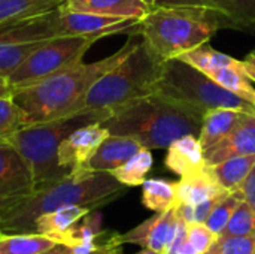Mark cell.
Returning <instances> with one entry per match:
<instances>
[{"instance_id": "5bb4252c", "label": "cell", "mask_w": 255, "mask_h": 254, "mask_svg": "<svg viewBox=\"0 0 255 254\" xmlns=\"http://www.w3.org/2000/svg\"><path fill=\"white\" fill-rule=\"evenodd\" d=\"M238 156H255V112H247L233 130L211 148L205 150L208 166Z\"/></svg>"}, {"instance_id": "ffe728a7", "label": "cell", "mask_w": 255, "mask_h": 254, "mask_svg": "<svg viewBox=\"0 0 255 254\" xmlns=\"http://www.w3.org/2000/svg\"><path fill=\"white\" fill-rule=\"evenodd\" d=\"M244 114L247 112L230 108L209 109L203 115L202 127L199 132V141L203 147V151L215 145L226 135H229L233 130V127L241 121Z\"/></svg>"}, {"instance_id": "277c9868", "label": "cell", "mask_w": 255, "mask_h": 254, "mask_svg": "<svg viewBox=\"0 0 255 254\" xmlns=\"http://www.w3.org/2000/svg\"><path fill=\"white\" fill-rule=\"evenodd\" d=\"M230 27L226 16L212 7L154 6L140 21L139 33L146 46L163 61L178 58Z\"/></svg>"}, {"instance_id": "4dcf8cb0", "label": "cell", "mask_w": 255, "mask_h": 254, "mask_svg": "<svg viewBox=\"0 0 255 254\" xmlns=\"http://www.w3.org/2000/svg\"><path fill=\"white\" fill-rule=\"evenodd\" d=\"M19 127H22L21 114L12 97H0V138L7 141Z\"/></svg>"}, {"instance_id": "ee69618b", "label": "cell", "mask_w": 255, "mask_h": 254, "mask_svg": "<svg viewBox=\"0 0 255 254\" xmlns=\"http://www.w3.org/2000/svg\"><path fill=\"white\" fill-rule=\"evenodd\" d=\"M3 141H4V139H1V138H0V142H3Z\"/></svg>"}, {"instance_id": "ba28073f", "label": "cell", "mask_w": 255, "mask_h": 254, "mask_svg": "<svg viewBox=\"0 0 255 254\" xmlns=\"http://www.w3.org/2000/svg\"><path fill=\"white\" fill-rule=\"evenodd\" d=\"M96 37L64 36L52 37L40 43L6 78L10 90L36 84L69 66L82 61L87 51L96 43Z\"/></svg>"}, {"instance_id": "d590c367", "label": "cell", "mask_w": 255, "mask_h": 254, "mask_svg": "<svg viewBox=\"0 0 255 254\" xmlns=\"http://www.w3.org/2000/svg\"><path fill=\"white\" fill-rule=\"evenodd\" d=\"M155 6H200V7H212V3H211V0H155Z\"/></svg>"}, {"instance_id": "d6986e66", "label": "cell", "mask_w": 255, "mask_h": 254, "mask_svg": "<svg viewBox=\"0 0 255 254\" xmlns=\"http://www.w3.org/2000/svg\"><path fill=\"white\" fill-rule=\"evenodd\" d=\"M226 190L221 189L218 181L215 180L211 166H206L203 171L181 177L176 183V195H178V205H197L203 201H208Z\"/></svg>"}, {"instance_id": "f546056e", "label": "cell", "mask_w": 255, "mask_h": 254, "mask_svg": "<svg viewBox=\"0 0 255 254\" xmlns=\"http://www.w3.org/2000/svg\"><path fill=\"white\" fill-rule=\"evenodd\" d=\"M221 235L224 237L255 235V211L245 201L239 204V207L233 213L232 219L229 220Z\"/></svg>"}, {"instance_id": "836d02e7", "label": "cell", "mask_w": 255, "mask_h": 254, "mask_svg": "<svg viewBox=\"0 0 255 254\" xmlns=\"http://www.w3.org/2000/svg\"><path fill=\"white\" fill-rule=\"evenodd\" d=\"M166 254H199L194 247L190 244L188 241V237H187V222H184L181 217H179V222H178V228H176V232H175V237L167 249Z\"/></svg>"}, {"instance_id": "8992f818", "label": "cell", "mask_w": 255, "mask_h": 254, "mask_svg": "<svg viewBox=\"0 0 255 254\" xmlns=\"http://www.w3.org/2000/svg\"><path fill=\"white\" fill-rule=\"evenodd\" d=\"M88 123H103V118L96 112L81 111L55 120L19 127L9 136L7 142L18 150L30 168L34 190L69 174L58 163V147L70 132Z\"/></svg>"}, {"instance_id": "f35d334b", "label": "cell", "mask_w": 255, "mask_h": 254, "mask_svg": "<svg viewBox=\"0 0 255 254\" xmlns=\"http://www.w3.org/2000/svg\"><path fill=\"white\" fill-rule=\"evenodd\" d=\"M12 94V90L9 85H0V97H9Z\"/></svg>"}, {"instance_id": "e575fe53", "label": "cell", "mask_w": 255, "mask_h": 254, "mask_svg": "<svg viewBox=\"0 0 255 254\" xmlns=\"http://www.w3.org/2000/svg\"><path fill=\"white\" fill-rule=\"evenodd\" d=\"M239 190L244 195V201L255 211V165Z\"/></svg>"}, {"instance_id": "6da1fadb", "label": "cell", "mask_w": 255, "mask_h": 254, "mask_svg": "<svg viewBox=\"0 0 255 254\" xmlns=\"http://www.w3.org/2000/svg\"><path fill=\"white\" fill-rule=\"evenodd\" d=\"M126 189L111 172H69L24 198L0 205V234H36L39 216L66 205L88 207L94 211L123 196Z\"/></svg>"}, {"instance_id": "ab89813d", "label": "cell", "mask_w": 255, "mask_h": 254, "mask_svg": "<svg viewBox=\"0 0 255 254\" xmlns=\"http://www.w3.org/2000/svg\"><path fill=\"white\" fill-rule=\"evenodd\" d=\"M136 254H164V253H160V252H155V250H151V249H142L139 253Z\"/></svg>"}, {"instance_id": "7402d4cb", "label": "cell", "mask_w": 255, "mask_h": 254, "mask_svg": "<svg viewBox=\"0 0 255 254\" xmlns=\"http://www.w3.org/2000/svg\"><path fill=\"white\" fill-rule=\"evenodd\" d=\"M255 165V156H238L211 166L212 174L223 190L236 192L242 187Z\"/></svg>"}, {"instance_id": "5b68a950", "label": "cell", "mask_w": 255, "mask_h": 254, "mask_svg": "<svg viewBox=\"0 0 255 254\" xmlns=\"http://www.w3.org/2000/svg\"><path fill=\"white\" fill-rule=\"evenodd\" d=\"M163 63L143 40H137L133 49L115 67L94 82L84 97L79 111L96 112L105 121L123 105L152 94Z\"/></svg>"}, {"instance_id": "d4e9b609", "label": "cell", "mask_w": 255, "mask_h": 254, "mask_svg": "<svg viewBox=\"0 0 255 254\" xmlns=\"http://www.w3.org/2000/svg\"><path fill=\"white\" fill-rule=\"evenodd\" d=\"M206 75L211 76L217 84L232 91L233 94L239 96L241 99H244L245 102H248L255 108V88L251 84L253 81L248 78L244 69V63L232 67H220Z\"/></svg>"}, {"instance_id": "30bf717a", "label": "cell", "mask_w": 255, "mask_h": 254, "mask_svg": "<svg viewBox=\"0 0 255 254\" xmlns=\"http://www.w3.org/2000/svg\"><path fill=\"white\" fill-rule=\"evenodd\" d=\"M111 135L102 123H88L70 132L58 147V163L66 172L88 171L87 165Z\"/></svg>"}, {"instance_id": "ac0fdd59", "label": "cell", "mask_w": 255, "mask_h": 254, "mask_svg": "<svg viewBox=\"0 0 255 254\" xmlns=\"http://www.w3.org/2000/svg\"><path fill=\"white\" fill-rule=\"evenodd\" d=\"M66 9L73 12H88L112 16L140 18L152 9L143 0H66L63 4Z\"/></svg>"}, {"instance_id": "9c48e42d", "label": "cell", "mask_w": 255, "mask_h": 254, "mask_svg": "<svg viewBox=\"0 0 255 254\" xmlns=\"http://www.w3.org/2000/svg\"><path fill=\"white\" fill-rule=\"evenodd\" d=\"M140 18H126V16H112L88 12H73L61 6L60 12V25L58 37L64 36H82V37H96L102 39L111 34L128 33L137 34Z\"/></svg>"}, {"instance_id": "60d3db41", "label": "cell", "mask_w": 255, "mask_h": 254, "mask_svg": "<svg viewBox=\"0 0 255 254\" xmlns=\"http://www.w3.org/2000/svg\"><path fill=\"white\" fill-rule=\"evenodd\" d=\"M203 254H220V253H218V252H217V249H215V247L212 246V247H211V249H209L208 252H205Z\"/></svg>"}, {"instance_id": "1f68e13d", "label": "cell", "mask_w": 255, "mask_h": 254, "mask_svg": "<svg viewBox=\"0 0 255 254\" xmlns=\"http://www.w3.org/2000/svg\"><path fill=\"white\" fill-rule=\"evenodd\" d=\"M214 247L220 254H254L255 235H247V237L218 235Z\"/></svg>"}, {"instance_id": "9a60e30c", "label": "cell", "mask_w": 255, "mask_h": 254, "mask_svg": "<svg viewBox=\"0 0 255 254\" xmlns=\"http://www.w3.org/2000/svg\"><path fill=\"white\" fill-rule=\"evenodd\" d=\"M142 148L140 142L130 136L109 135L90 159L87 169L93 172H112Z\"/></svg>"}, {"instance_id": "7a4b0ae2", "label": "cell", "mask_w": 255, "mask_h": 254, "mask_svg": "<svg viewBox=\"0 0 255 254\" xmlns=\"http://www.w3.org/2000/svg\"><path fill=\"white\" fill-rule=\"evenodd\" d=\"M134 34L114 54L93 63L79 61L36 84L12 90V100L21 114V124L30 126L81 112V103L94 82L115 67L136 45Z\"/></svg>"}, {"instance_id": "52a82bcc", "label": "cell", "mask_w": 255, "mask_h": 254, "mask_svg": "<svg viewBox=\"0 0 255 254\" xmlns=\"http://www.w3.org/2000/svg\"><path fill=\"white\" fill-rule=\"evenodd\" d=\"M152 93L190 105L203 114L217 108L255 112L253 105L226 90L205 72L181 58H170L163 63L161 73L154 84Z\"/></svg>"}, {"instance_id": "8d00e7d4", "label": "cell", "mask_w": 255, "mask_h": 254, "mask_svg": "<svg viewBox=\"0 0 255 254\" xmlns=\"http://www.w3.org/2000/svg\"><path fill=\"white\" fill-rule=\"evenodd\" d=\"M242 63H244V69H245L248 78L253 82H255V49L242 60Z\"/></svg>"}, {"instance_id": "74e56055", "label": "cell", "mask_w": 255, "mask_h": 254, "mask_svg": "<svg viewBox=\"0 0 255 254\" xmlns=\"http://www.w3.org/2000/svg\"><path fill=\"white\" fill-rule=\"evenodd\" d=\"M43 254H72V252H70L69 246H66V244H57L55 247H52L51 250H48L46 253Z\"/></svg>"}, {"instance_id": "8fae6325", "label": "cell", "mask_w": 255, "mask_h": 254, "mask_svg": "<svg viewBox=\"0 0 255 254\" xmlns=\"http://www.w3.org/2000/svg\"><path fill=\"white\" fill-rule=\"evenodd\" d=\"M34 192L28 165L7 141L0 142V205L13 202Z\"/></svg>"}, {"instance_id": "484cf974", "label": "cell", "mask_w": 255, "mask_h": 254, "mask_svg": "<svg viewBox=\"0 0 255 254\" xmlns=\"http://www.w3.org/2000/svg\"><path fill=\"white\" fill-rule=\"evenodd\" d=\"M211 3L226 16L232 28L255 31V0H211Z\"/></svg>"}, {"instance_id": "4fadbf2b", "label": "cell", "mask_w": 255, "mask_h": 254, "mask_svg": "<svg viewBox=\"0 0 255 254\" xmlns=\"http://www.w3.org/2000/svg\"><path fill=\"white\" fill-rule=\"evenodd\" d=\"M60 12L61 7L43 15L0 25V43H40L58 37Z\"/></svg>"}, {"instance_id": "d6a6232c", "label": "cell", "mask_w": 255, "mask_h": 254, "mask_svg": "<svg viewBox=\"0 0 255 254\" xmlns=\"http://www.w3.org/2000/svg\"><path fill=\"white\" fill-rule=\"evenodd\" d=\"M187 237L199 254L208 252L218 238V235H215L205 223H187Z\"/></svg>"}, {"instance_id": "44dd1931", "label": "cell", "mask_w": 255, "mask_h": 254, "mask_svg": "<svg viewBox=\"0 0 255 254\" xmlns=\"http://www.w3.org/2000/svg\"><path fill=\"white\" fill-rule=\"evenodd\" d=\"M66 0H0V25L52 12Z\"/></svg>"}, {"instance_id": "603a6c76", "label": "cell", "mask_w": 255, "mask_h": 254, "mask_svg": "<svg viewBox=\"0 0 255 254\" xmlns=\"http://www.w3.org/2000/svg\"><path fill=\"white\" fill-rule=\"evenodd\" d=\"M142 204L154 213H164L178 207L176 183L166 180H145L142 184Z\"/></svg>"}, {"instance_id": "7bdbcfd3", "label": "cell", "mask_w": 255, "mask_h": 254, "mask_svg": "<svg viewBox=\"0 0 255 254\" xmlns=\"http://www.w3.org/2000/svg\"><path fill=\"white\" fill-rule=\"evenodd\" d=\"M143 1H146V3H148L149 6H152V7L155 6V0H143Z\"/></svg>"}, {"instance_id": "f1b7e54d", "label": "cell", "mask_w": 255, "mask_h": 254, "mask_svg": "<svg viewBox=\"0 0 255 254\" xmlns=\"http://www.w3.org/2000/svg\"><path fill=\"white\" fill-rule=\"evenodd\" d=\"M244 202V195L241 190L236 192H229L226 193L218 204L214 207L212 213L209 214L208 220L205 222V225L215 234V235H221L223 231L226 229L229 220L232 219L233 213L236 211V208L239 207V204Z\"/></svg>"}, {"instance_id": "cb8c5ba5", "label": "cell", "mask_w": 255, "mask_h": 254, "mask_svg": "<svg viewBox=\"0 0 255 254\" xmlns=\"http://www.w3.org/2000/svg\"><path fill=\"white\" fill-rule=\"evenodd\" d=\"M57 244L40 234H0V254H43Z\"/></svg>"}, {"instance_id": "83f0119b", "label": "cell", "mask_w": 255, "mask_h": 254, "mask_svg": "<svg viewBox=\"0 0 255 254\" xmlns=\"http://www.w3.org/2000/svg\"><path fill=\"white\" fill-rule=\"evenodd\" d=\"M178 58L190 63L191 66L200 69L205 73H209V72L220 69V67H232V66L242 64L241 60L214 49L209 43H205V45H202L193 51H188Z\"/></svg>"}, {"instance_id": "f6af8a7d", "label": "cell", "mask_w": 255, "mask_h": 254, "mask_svg": "<svg viewBox=\"0 0 255 254\" xmlns=\"http://www.w3.org/2000/svg\"><path fill=\"white\" fill-rule=\"evenodd\" d=\"M254 254H255V253H254Z\"/></svg>"}, {"instance_id": "b9f144b4", "label": "cell", "mask_w": 255, "mask_h": 254, "mask_svg": "<svg viewBox=\"0 0 255 254\" xmlns=\"http://www.w3.org/2000/svg\"><path fill=\"white\" fill-rule=\"evenodd\" d=\"M0 85H7L6 78H4V76H1V75H0Z\"/></svg>"}, {"instance_id": "3957f363", "label": "cell", "mask_w": 255, "mask_h": 254, "mask_svg": "<svg viewBox=\"0 0 255 254\" xmlns=\"http://www.w3.org/2000/svg\"><path fill=\"white\" fill-rule=\"evenodd\" d=\"M203 115L190 105L152 93L123 105L102 124L111 135L130 136L152 151L167 150L185 135L199 136Z\"/></svg>"}, {"instance_id": "7c38bea8", "label": "cell", "mask_w": 255, "mask_h": 254, "mask_svg": "<svg viewBox=\"0 0 255 254\" xmlns=\"http://www.w3.org/2000/svg\"><path fill=\"white\" fill-rule=\"evenodd\" d=\"M178 222L179 216L176 207L164 213H155L139 226L120 235V241L121 244H136L142 249L166 254L175 237Z\"/></svg>"}, {"instance_id": "4316f807", "label": "cell", "mask_w": 255, "mask_h": 254, "mask_svg": "<svg viewBox=\"0 0 255 254\" xmlns=\"http://www.w3.org/2000/svg\"><path fill=\"white\" fill-rule=\"evenodd\" d=\"M151 168H152L151 150L142 148L120 168L114 169L111 174L126 187H137L143 184Z\"/></svg>"}, {"instance_id": "2e32d148", "label": "cell", "mask_w": 255, "mask_h": 254, "mask_svg": "<svg viewBox=\"0 0 255 254\" xmlns=\"http://www.w3.org/2000/svg\"><path fill=\"white\" fill-rule=\"evenodd\" d=\"M164 165L169 171L175 172L179 177H187L203 171L208 165L199 136L185 135L176 139L167 148Z\"/></svg>"}, {"instance_id": "e0dca14e", "label": "cell", "mask_w": 255, "mask_h": 254, "mask_svg": "<svg viewBox=\"0 0 255 254\" xmlns=\"http://www.w3.org/2000/svg\"><path fill=\"white\" fill-rule=\"evenodd\" d=\"M93 210L81 205H66L37 217L34 232L48 237L58 244H64L75 226Z\"/></svg>"}]
</instances>
